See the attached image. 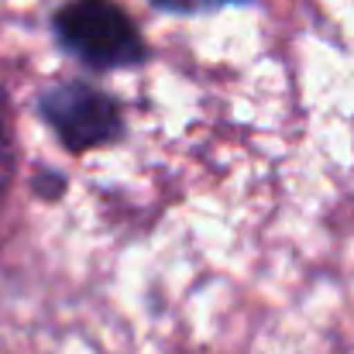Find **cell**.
<instances>
[{
    "label": "cell",
    "mask_w": 354,
    "mask_h": 354,
    "mask_svg": "<svg viewBox=\"0 0 354 354\" xmlns=\"http://www.w3.org/2000/svg\"><path fill=\"white\" fill-rule=\"evenodd\" d=\"M52 28L62 52L97 73L134 69L148 59V45L138 24L118 0H69L59 7Z\"/></svg>",
    "instance_id": "obj_1"
},
{
    "label": "cell",
    "mask_w": 354,
    "mask_h": 354,
    "mask_svg": "<svg viewBox=\"0 0 354 354\" xmlns=\"http://www.w3.org/2000/svg\"><path fill=\"white\" fill-rule=\"evenodd\" d=\"M38 114L59 134L69 151L107 148L124 138V114L120 104L86 83H55L45 86L38 97Z\"/></svg>",
    "instance_id": "obj_2"
},
{
    "label": "cell",
    "mask_w": 354,
    "mask_h": 354,
    "mask_svg": "<svg viewBox=\"0 0 354 354\" xmlns=\"http://www.w3.org/2000/svg\"><path fill=\"white\" fill-rule=\"evenodd\" d=\"M14 165H17V151H14V120H10V100L7 90L0 86V200L14 183Z\"/></svg>",
    "instance_id": "obj_3"
},
{
    "label": "cell",
    "mask_w": 354,
    "mask_h": 354,
    "mask_svg": "<svg viewBox=\"0 0 354 354\" xmlns=\"http://www.w3.org/2000/svg\"><path fill=\"white\" fill-rule=\"evenodd\" d=\"M151 3L169 14H207V10H221V7L248 3V0H151Z\"/></svg>",
    "instance_id": "obj_4"
}]
</instances>
